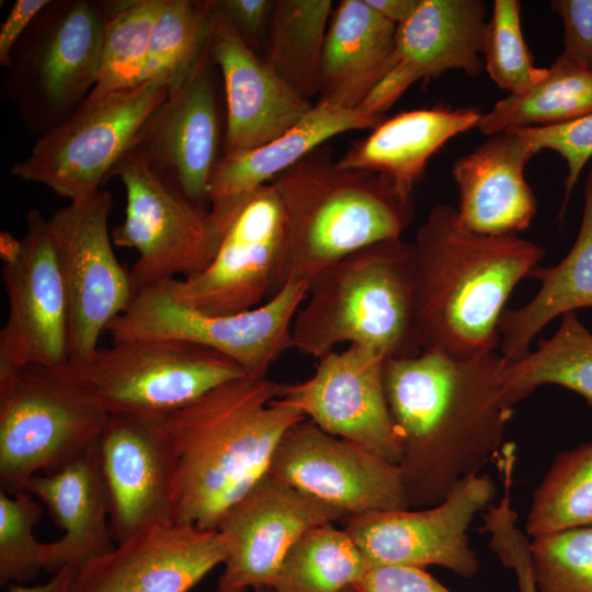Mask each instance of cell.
I'll list each match as a JSON object with an SVG mask.
<instances>
[{"mask_svg": "<svg viewBox=\"0 0 592 592\" xmlns=\"http://www.w3.org/2000/svg\"><path fill=\"white\" fill-rule=\"evenodd\" d=\"M382 18L395 25L408 20L419 5L420 0H364Z\"/></svg>", "mask_w": 592, "mask_h": 592, "instance_id": "bcb514c9", "label": "cell"}, {"mask_svg": "<svg viewBox=\"0 0 592 592\" xmlns=\"http://www.w3.org/2000/svg\"><path fill=\"white\" fill-rule=\"evenodd\" d=\"M589 178H590V180H591V185H592V171H591V173L589 174Z\"/></svg>", "mask_w": 592, "mask_h": 592, "instance_id": "f5cc1de1", "label": "cell"}, {"mask_svg": "<svg viewBox=\"0 0 592 592\" xmlns=\"http://www.w3.org/2000/svg\"><path fill=\"white\" fill-rule=\"evenodd\" d=\"M383 119L360 110L317 102L278 138L248 151L221 155L206 191L209 216L218 238L221 240L237 213L260 187L329 139L350 130L373 129Z\"/></svg>", "mask_w": 592, "mask_h": 592, "instance_id": "cb8c5ba5", "label": "cell"}, {"mask_svg": "<svg viewBox=\"0 0 592 592\" xmlns=\"http://www.w3.org/2000/svg\"><path fill=\"white\" fill-rule=\"evenodd\" d=\"M75 574L72 569L66 568L54 574L46 583L33 587L13 584L8 592H71Z\"/></svg>", "mask_w": 592, "mask_h": 592, "instance_id": "7dc6e473", "label": "cell"}, {"mask_svg": "<svg viewBox=\"0 0 592 592\" xmlns=\"http://www.w3.org/2000/svg\"><path fill=\"white\" fill-rule=\"evenodd\" d=\"M112 178L125 187L126 207L111 237L115 246L138 252L129 270L135 292L208 266L220 243L208 208L169 189L129 151L112 169Z\"/></svg>", "mask_w": 592, "mask_h": 592, "instance_id": "8fae6325", "label": "cell"}, {"mask_svg": "<svg viewBox=\"0 0 592 592\" xmlns=\"http://www.w3.org/2000/svg\"><path fill=\"white\" fill-rule=\"evenodd\" d=\"M112 194L69 202L48 220L69 303V361L84 367L101 334L129 305L135 288L115 257L109 229Z\"/></svg>", "mask_w": 592, "mask_h": 592, "instance_id": "7c38bea8", "label": "cell"}, {"mask_svg": "<svg viewBox=\"0 0 592 592\" xmlns=\"http://www.w3.org/2000/svg\"><path fill=\"white\" fill-rule=\"evenodd\" d=\"M96 440L67 466L50 475H34L24 488L64 531L59 539L41 543L43 570L53 576L66 568L77 573L116 547Z\"/></svg>", "mask_w": 592, "mask_h": 592, "instance_id": "d4e9b609", "label": "cell"}, {"mask_svg": "<svg viewBox=\"0 0 592 592\" xmlns=\"http://www.w3.org/2000/svg\"><path fill=\"white\" fill-rule=\"evenodd\" d=\"M592 113V70L565 54L528 90L509 94L482 114L477 128L488 135L525 127L562 124Z\"/></svg>", "mask_w": 592, "mask_h": 592, "instance_id": "4dcf8cb0", "label": "cell"}, {"mask_svg": "<svg viewBox=\"0 0 592 592\" xmlns=\"http://www.w3.org/2000/svg\"><path fill=\"white\" fill-rule=\"evenodd\" d=\"M487 4L480 0H420L412 15L397 26L394 64L360 106L363 113H385L420 79L463 70L477 77L482 57Z\"/></svg>", "mask_w": 592, "mask_h": 592, "instance_id": "7402d4cb", "label": "cell"}, {"mask_svg": "<svg viewBox=\"0 0 592 592\" xmlns=\"http://www.w3.org/2000/svg\"><path fill=\"white\" fill-rule=\"evenodd\" d=\"M342 343L384 358L422 352L413 241L363 248L316 274L292 327V348L321 358Z\"/></svg>", "mask_w": 592, "mask_h": 592, "instance_id": "5b68a950", "label": "cell"}, {"mask_svg": "<svg viewBox=\"0 0 592 592\" xmlns=\"http://www.w3.org/2000/svg\"><path fill=\"white\" fill-rule=\"evenodd\" d=\"M592 525V442L562 452L535 489L525 522L531 537Z\"/></svg>", "mask_w": 592, "mask_h": 592, "instance_id": "e575fe53", "label": "cell"}, {"mask_svg": "<svg viewBox=\"0 0 592 592\" xmlns=\"http://www.w3.org/2000/svg\"><path fill=\"white\" fill-rule=\"evenodd\" d=\"M42 516L43 508L31 493L0 491L1 585H24L43 570L41 543L33 532Z\"/></svg>", "mask_w": 592, "mask_h": 592, "instance_id": "f35d334b", "label": "cell"}, {"mask_svg": "<svg viewBox=\"0 0 592 592\" xmlns=\"http://www.w3.org/2000/svg\"><path fill=\"white\" fill-rule=\"evenodd\" d=\"M371 566L351 536L333 523L308 530L285 555L273 592H346Z\"/></svg>", "mask_w": 592, "mask_h": 592, "instance_id": "d6a6232c", "label": "cell"}, {"mask_svg": "<svg viewBox=\"0 0 592 592\" xmlns=\"http://www.w3.org/2000/svg\"><path fill=\"white\" fill-rule=\"evenodd\" d=\"M536 155L515 132L492 136L452 169L459 192L463 224L482 235H517L536 213L535 195L525 180L527 161Z\"/></svg>", "mask_w": 592, "mask_h": 592, "instance_id": "484cf974", "label": "cell"}, {"mask_svg": "<svg viewBox=\"0 0 592 592\" xmlns=\"http://www.w3.org/2000/svg\"><path fill=\"white\" fill-rule=\"evenodd\" d=\"M346 592H357V591L354 588H351Z\"/></svg>", "mask_w": 592, "mask_h": 592, "instance_id": "816d5d0a", "label": "cell"}, {"mask_svg": "<svg viewBox=\"0 0 592 592\" xmlns=\"http://www.w3.org/2000/svg\"><path fill=\"white\" fill-rule=\"evenodd\" d=\"M227 556L218 530L155 524L79 570L71 592H187Z\"/></svg>", "mask_w": 592, "mask_h": 592, "instance_id": "44dd1931", "label": "cell"}, {"mask_svg": "<svg viewBox=\"0 0 592 592\" xmlns=\"http://www.w3.org/2000/svg\"><path fill=\"white\" fill-rule=\"evenodd\" d=\"M397 25L364 0H342L326 33L318 102L358 110L390 70Z\"/></svg>", "mask_w": 592, "mask_h": 592, "instance_id": "83f0119b", "label": "cell"}, {"mask_svg": "<svg viewBox=\"0 0 592 592\" xmlns=\"http://www.w3.org/2000/svg\"><path fill=\"white\" fill-rule=\"evenodd\" d=\"M110 413L82 366L27 365L0 389V491H24L87 449Z\"/></svg>", "mask_w": 592, "mask_h": 592, "instance_id": "8992f818", "label": "cell"}, {"mask_svg": "<svg viewBox=\"0 0 592 592\" xmlns=\"http://www.w3.org/2000/svg\"><path fill=\"white\" fill-rule=\"evenodd\" d=\"M308 283L288 281L262 305L235 315H209L177 301L164 281L140 288L109 326L112 342L175 339L215 350L247 376L267 377L272 364L292 348V327Z\"/></svg>", "mask_w": 592, "mask_h": 592, "instance_id": "ba28073f", "label": "cell"}, {"mask_svg": "<svg viewBox=\"0 0 592 592\" xmlns=\"http://www.w3.org/2000/svg\"><path fill=\"white\" fill-rule=\"evenodd\" d=\"M164 3L166 0H115L104 29L98 80L89 99L144 83L152 31Z\"/></svg>", "mask_w": 592, "mask_h": 592, "instance_id": "d590c367", "label": "cell"}, {"mask_svg": "<svg viewBox=\"0 0 592 592\" xmlns=\"http://www.w3.org/2000/svg\"><path fill=\"white\" fill-rule=\"evenodd\" d=\"M350 516L265 473L224 514L228 556L218 587H271L291 547L308 530Z\"/></svg>", "mask_w": 592, "mask_h": 592, "instance_id": "ac0fdd59", "label": "cell"}, {"mask_svg": "<svg viewBox=\"0 0 592 592\" xmlns=\"http://www.w3.org/2000/svg\"><path fill=\"white\" fill-rule=\"evenodd\" d=\"M357 592H451L422 568L371 563Z\"/></svg>", "mask_w": 592, "mask_h": 592, "instance_id": "7bdbcfd3", "label": "cell"}, {"mask_svg": "<svg viewBox=\"0 0 592 592\" xmlns=\"http://www.w3.org/2000/svg\"><path fill=\"white\" fill-rule=\"evenodd\" d=\"M168 94L167 86L146 81L99 99L87 98L68 118L37 138L30 153L11 166V174L43 184L69 202L94 196Z\"/></svg>", "mask_w": 592, "mask_h": 592, "instance_id": "9c48e42d", "label": "cell"}, {"mask_svg": "<svg viewBox=\"0 0 592 592\" xmlns=\"http://www.w3.org/2000/svg\"><path fill=\"white\" fill-rule=\"evenodd\" d=\"M494 497L493 480L478 474L463 479L437 504L350 515L343 530L371 563L422 569L441 566L471 578L480 563L467 532Z\"/></svg>", "mask_w": 592, "mask_h": 592, "instance_id": "4fadbf2b", "label": "cell"}, {"mask_svg": "<svg viewBox=\"0 0 592 592\" xmlns=\"http://www.w3.org/2000/svg\"><path fill=\"white\" fill-rule=\"evenodd\" d=\"M22 251V239H16L9 231L0 232V258L2 264L15 261Z\"/></svg>", "mask_w": 592, "mask_h": 592, "instance_id": "c3c4849f", "label": "cell"}, {"mask_svg": "<svg viewBox=\"0 0 592 592\" xmlns=\"http://www.w3.org/2000/svg\"><path fill=\"white\" fill-rule=\"evenodd\" d=\"M519 134L538 153L542 149L558 152L566 161L568 173L560 217L585 163L592 157V113L551 126L510 129Z\"/></svg>", "mask_w": 592, "mask_h": 592, "instance_id": "ab89813d", "label": "cell"}, {"mask_svg": "<svg viewBox=\"0 0 592 592\" xmlns=\"http://www.w3.org/2000/svg\"><path fill=\"white\" fill-rule=\"evenodd\" d=\"M482 57L489 77L510 94L522 93L545 77L547 68L534 65L523 38L520 1L493 2L485 32Z\"/></svg>", "mask_w": 592, "mask_h": 592, "instance_id": "8d00e7d4", "label": "cell"}, {"mask_svg": "<svg viewBox=\"0 0 592 592\" xmlns=\"http://www.w3.org/2000/svg\"><path fill=\"white\" fill-rule=\"evenodd\" d=\"M111 413L164 419L213 388L247 376L221 353L175 339L112 342L83 367Z\"/></svg>", "mask_w": 592, "mask_h": 592, "instance_id": "30bf717a", "label": "cell"}, {"mask_svg": "<svg viewBox=\"0 0 592 592\" xmlns=\"http://www.w3.org/2000/svg\"><path fill=\"white\" fill-rule=\"evenodd\" d=\"M213 4L214 9L229 21L241 38L252 48V45H257L267 31L274 1L213 0Z\"/></svg>", "mask_w": 592, "mask_h": 592, "instance_id": "ee69618b", "label": "cell"}, {"mask_svg": "<svg viewBox=\"0 0 592 592\" xmlns=\"http://www.w3.org/2000/svg\"><path fill=\"white\" fill-rule=\"evenodd\" d=\"M267 473L349 515L411 508L398 465L307 418L283 434Z\"/></svg>", "mask_w": 592, "mask_h": 592, "instance_id": "2e32d148", "label": "cell"}, {"mask_svg": "<svg viewBox=\"0 0 592 592\" xmlns=\"http://www.w3.org/2000/svg\"><path fill=\"white\" fill-rule=\"evenodd\" d=\"M283 383L241 376L163 419L175 458V522L217 530L265 473L283 434L305 419Z\"/></svg>", "mask_w": 592, "mask_h": 592, "instance_id": "7a4b0ae2", "label": "cell"}, {"mask_svg": "<svg viewBox=\"0 0 592 592\" xmlns=\"http://www.w3.org/2000/svg\"><path fill=\"white\" fill-rule=\"evenodd\" d=\"M506 361L488 353L453 358L431 351L386 358L383 379L409 504H437L465 478L498 460L514 406Z\"/></svg>", "mask_w": 592, "mask_h": 592, "instance_id": "6da1fadb", "label": "cell"}, {"mask_svg": "<svg viewBox=\"0 0 592 592\" xmlns=\"http://www.w3.org/2000/svg\"><path fill=\"white\" fill-rule=\"evenodd\" d=\"M208 53L225 90L223 153L248 151L294 127L314 104L292 91L214 9Z\"/></svg>", "mask_w": 592, "mask_h": 592, "instance_id": "603a6c76", "label": "cell"}, {"mask_svg": "<svg viewBox=\"0 0 592 592\" xmlns=\"http://www.w3.org/2000/svg\"><path fill=\"white\" fill-rule=\"evenodd\" d=\"M114 7L115 0H50L14 46L1 92L30 134L52 130L94 88Z\"/></svg>", "mask_w": 592, "mask_h": 592, "instance_id": "52a82bcc", "label": "cell"}, {"mask_svg": "<svg viewBox=\"0 0 592 592\" xmlns=\"http://www.w3.org/2000/svg\"><path fill=\"white\" fill-rule=\"evenodd\" d=\"M213 30V0H166L155 24L144 82H159L169 92L179 87L204 54Z\"/></svg>", "mask_w": 592, "mask_h": 592, "instance_id": "836d02e7", "label": "cell"}, {"mask_svg": "<svg viewBox=\"0 0 592 592\" xmlns=\"http://www.w3.org/2000/svg\"><path fill=\"white\" fill-rule=\"evenodd\" d=\"M331 0H275L270 18L264 62L297 95H319L320 69Z\"/></svg>", "mask_w": 592, "mask_h": 592, "instance_id": "f546056e", "label": "cell"}, {"mask_svg": "<svg viewBox=\"0 0 592 592\" xmlns=\"http://www.w3.org/2000/svg\"><path fill=\"white\" fill-rule=\"evenodd\" d=\"M549 4L563 23L562 54L592 70V0H554Z\"/></svg>", "mask_w": 592, "mask_h": 592, "instance_id": "b9f144b4", "label": "cell"}, {"mask_svg": "<svg viewBox=\"0 0 592 592\" xmlns=\"http://www.w3.org/2000/svg\"><path fill=\"white\" fill-rule=\"evenodd\" d=\"M480 532L489 535V548L502 565L514 571L519 592H538L532 573L531 540L517 526L510 493H503L498 504L489 506Z\"/></svg>", "mask_w": 592, "mask_h": 592, "instance_id": "60d3db41", "label": "cell"}, {"mask_svg": "<svg viewBox=\"0 0 592 592\" xmlns=\"http://www.w3.org/2000/svg\"><path fill=\"white\" fill-rule=\"evenodd\" d=\"M539 282L534 297L516 309H504L499 322L501 355L521 358L532 340L553 319L592 307V185L588 178L580 228L573 246L556 265L535 266L528 274Z\"/></svg>", "mask_w": 592, "mask_h": 592, "instance_id": "f1b7e54d", "label": "cell"}, {"mask_svg": "<svg viewBox=\"0 0 592 592\" xmlns=\"http://www.w3.org/2000/svg\"><path fill=\"white\" fill-rule=\"evenodd\" d=\"M253 591L254 592H273V589L269 585H263V587L253 589Z\"/></svg>", "mask_w": 592, "mask_h": 592, "instance_id": "f907efd6", "label": "cell"}, {"mask_svg": "<svg viewBox=\"0 0 592 592\" xmlns=\"http://www.w3.org/2000/svg\"><path fill=\"white\" fill-rule=\"evenodd\" d=\"M283 240L282 207L269 183L237 213L206 269L164 283L177 301L204 314L251 310L280 289Z\"/></svg>", "mask_w": 592, "mask_h": 592, "instance_id": "9a60e30c", "label": "cell"}, {"mask_svg": "<svg viewBox=\"0 0 592 592\" xmlns=\"http://www.w3.org/2000/svg\"><path fill=\"white\" fill-rule=\"evenodd\" d=\"M50 0H16L0 26V65H9L11 53Z\"/></svg>", "mask_w": 592, "mask_h": 592, "instance_id": "f6af8a7d", "label": "cell"}, {"mask_svg": "<svg viewBox=\"0 0 592 592\" xmlns=\"http://www.w3.org/2000/svg\"><path fill=\"white\" fill-rule=\"evenodd\" d=\"M215 592H248V589H226V588H220V587H217L216 591Z\"/></svg>", "mask_w": 592, "mask_h": 592, "instance_id": "681fc988", "label": "cell"}, {"mask_svg": "<svg viewBox=\"0 0 592 592\" xmlns=\"http://www.w3.org/2000/svg\"><path fill=\"white\" fill-rule=\"evenodd\" d=\"M544 385L574 391L592 408V333L576 311L563 315L557 331L534 351L506 362L504 386L512 406Z\"/></svg>", "mask_w": 592, "mask_h": 592, "instance_id": "1f68e13d", "label": "cell"}, {"mask_svg": "<svg viewBox=\"0 0 592 592\" xmlns=\"http://www.w3.org/2000/svg\"><path fill=\"white\" fill-rule=\"evenodd\" d=\"M385 360L353 344L331 351L319 358L309 378L286 384L280 399L323 431L398 465L401 448L385 395Z\"/></svg>", "mask_w": 592, "mask_h": 592, "instance_id": "ffe728a7", "label": "cell"}, {"mask_svg": "<svg viewBox=\"0 0 592 592\" xmlns=\"http://www.w3.org/2000/svg\"><path fill=\"white\" fill-rule=\"evenodd\" d=\"M283 213L280 288L316 274L372 244L400 239L414 216L412 198L378 174L342 169L320 146L277 175Z\"/></svg>", "mask_w": 592, "mask_h": 592, "instance_id": "277c9868", "label": "cell"}, {"mask_svg": "<svg viewBox=\"0 0 592 592\" xmlns=\"http://www.w3.org/2000/svg\"><path fill=\"white\" fill-rule=\"evenodd\" d=\"M530 548L538 592H592V525L534 537Z\"/></svg>", "mask_w": 592, "mask_h": 592, "instance_id": "74e56055", "label": "cell"}, {"mask_svg": "<svg viewBox=\"0 0 592 592\" xmlns=\"http://www.w3.org/2000/svg\"><path fill=\"white\" fill-rule=\"evenodd\" d=\"M96 444L116 544L175 522V458L163 419L111 413Z\"/></svg>", "mask_w": 592, "mask_h": 592, "instance_id": "d6986e66", "label": "cell"}, {"mask_svg": "<svg viewBox=\"0 0 592 592\" xmlns=\"http://www.w3.org/2000/svg\"><path fill=\"white\" fill-rule=\"evenodd\" d=\"M481 115L476 109L448 106L398 113L384 118L337 164L376 173L401 196L412 198L429 159L451 138L477 127Z\"/></svg>", "mask_w": 592, "mask_h": 592, "instance_id": "4316f807", "label": "cell"}, {"mask_svg": "<svg viewBox=\"0 0 592 592\" xmlns=\"http://www.w3.org/2000/svg\"><path fill=\"white\" fill-rule=\"evenodd\" d=\"M213 66L207 50L145 119L128 150L169 189L201 205L220 158Z\"/></svg>", "mask_w": 592, "mask_h": 592, "instance_id": "e0dca14e", "label": "cell"}, {"mask_svg": "<svg viewBox=\"0 0 592 592\" xmlns=\"http://www.w3.org/2000/svg\"><path fill=\"white\" fill-rule=\"evenodd\" d=\"M413 244L421 350L460 360L494 352L505 303L544 249L517 235L473 231L448 204L430 210Z\"/></svg>", "mask_w": 592, "mask_h": 592, "instance_id": "3957f363", "label": "cell"}, {"mask_svg": "<svg viewBox=\"0 0 592 592\" xmlns=\"http://www.w3.org/2000/svg\"><path fill=\"white\" fill-rule=\"evenodd\" d=\"M9 315L0 330V388L27 365L69 361V303L48 220L33 208L19 258L2 264Z\"/></svg>", "mask_w": 592, "mask_h": 592, "instance_id": "5bb4252c", "label": "cell"}]
</instances>
